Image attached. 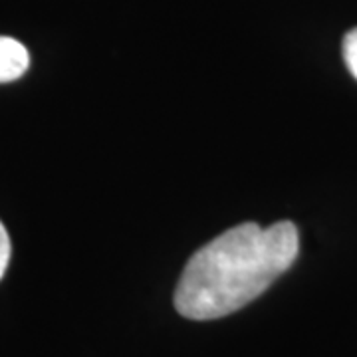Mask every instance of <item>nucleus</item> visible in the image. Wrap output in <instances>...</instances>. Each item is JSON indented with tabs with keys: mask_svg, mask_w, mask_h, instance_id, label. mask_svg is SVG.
Masks as SVG:
<instances>
[{
	"mask_svg": "<svg viewBox=\"0 0 357 357\" xmlns=\"http://www.w3.org/2000/svg\"><path fill=\"white\" fill-rule=\"evenodd\" d=\"M300 252L290 220L262 229L243 222L204 244L183 268L175 307L187 319L208 321L230 316L266 292Z\"/></svg>",
	"mask_w": 357,
	"mask_h": 357,
	"instance_id": "nucleus-1",
	"label": "nucleus"
},
{
	"mask_svg": "<svg viewBox=\"0 0 357 357\" xmlns=\"http://www.w3.org/2000/svg\"><path fill=\"white\" fill-rule=\"evenodd\" d=\"M30 54L24 44L10 36H0V84H8L26 74Z\"/></svg>",
	"mask_w": 357,
	"mask_h": 357,
	"instance_id": "nucleus-2",
	"label": "nucleus"
},
{
	"mask_svg": "<svg viewBox=\"0 0 357 357\" xmlns=\"http://www.w3.org/2000/svg\"><path fill=\"white\" fill-rule=\"evenodd\" d=\"M344 60L351 76L357 79V28L349 30L344 38Z\"/></svg>",
	"mask_w": 357,
	"mask_h": 357,
	"instance_id": "nucleus-3",
	"label": "nucleus"
},
{
	"mask_svg": "<svg viewBox=\"0 0 357 357\" xmlns=\"http://www.w3.org/2000/svg\"><path fill=\"white\" fill-rule=\"evenodd\" d=\"M10 255H13V246H10V236L4 229V225L0 222V280L8 268V262H10Z\"/></svg>",
	"mask_w": 357,
	"mask_h": 357,
	"instance_id": "nucleus-4",
	"label": "nucleus"
}]
</instances>
